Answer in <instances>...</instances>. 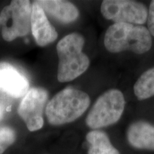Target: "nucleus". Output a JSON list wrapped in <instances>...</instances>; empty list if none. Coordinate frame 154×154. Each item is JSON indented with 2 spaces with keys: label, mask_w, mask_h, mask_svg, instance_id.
Wrapping results in <instances>:
<instances>
[{
  "label": "nucleus",
  "mask_w": 154,
  "mask_h": 154,
  "mask_svg": "<svg viewBox=\"0 0 154 154\" xmlns=\"http://www.w3.org/2000/svg\"><path fill=\"white\" fill-rule=\"evenodd\" d=\"M89 96L74 88L58 92L48 102L45 114L49 123L60 126L76 121L85 113L90 105Z\"/></svg>",
  "instance_id": "obj_3"
},
{
  "label": "nucleus",
  "mask_w": 154,
  "mask_h": 154,
  "mask_svg": "<svg viewBox=\"0 0 154 154\" xmlns=\"http://www.w3.org/2000/svg\"><path fill=\"white\" fill-rule=\"evenodd\" d=\"M148 29L151 35L154 36V0L150 4V7L148 11Z\"/></svg>",
  "instance_id": "obj_15"
},
{
  "label": "nucleus",
  "mask_w": 154,
  "mask_h": 154,
  "mask_svg": "<svg viewBox=\"0 0 154 154\" xmlns=\"http://www.w3.org/2000/svg\"><path fill=\"white\" fill-rule=\"evenodd\" d=\"M84 44V37L77 32L65 36L58 42L57 79L59 82H72L89 67V58L83 52Z\"/></svg>",
  "instance_id": "obj_1"
},
{
  "label": "nucleus",
  "mask_w": 154,
  "mask_h": 154,
  "mask_svg": "<svg viewBox=\"0 0 154 154\" xmlns=\"http://www.w3.org/2000/svg\"><path fill=\"white\" fill-rule=\"evenodd\" d=\"M36 2L46 14L61 22L66 24L73 22L79 16L78 8L70 2L63 0H38Z\"/></svg>",
  "instance_id": "obj_10"
},
{
  "label": "nucleus",
  "mask_w": 154,
  "mask_h": 154,
  "mask_svg": "<svg viewBox=\"0 0 154 154\" xmlns=\"http://www.w3.org/2000/svg\"><path fill=\"white\" fill-rule=\"evenodd\" d=\"M17 134L12 128L7 126H0V154H2L14 143Z\"/></svg>",
  "instance_id": "obj_14"
},
{
  "label": "nucleus",
  "mask_w": 154,
  "mask_h": 154,
  "mask_svg": "<svg viewBox=\"0 0 154 154\" xmlns=\"http://www.w3.org/2000/svg\"><path fill=\"white\" fill-rule=\"evenodd\" d=\"M86 138L89 144L88 154H120L105 132L92 130L88 133Z\"/></svg>",
  "instance_id": "obj_12"
},
{
  "label": "nucleus",
  "mask_w": 154,
  "mask_h": 154,
  "mask_svg": "<svg viewBox=\"0 0 154 154\" xmlns=\"http://www.w3.org/2000/svg\"><path fill=\"white\" fill-rule=\"evenodd\" d=\"M134 91L140 100L147 99L154 96V67L140 75L134 84Z\"/></svg>",
  "instance_id": "obj_13"
},
{
  "label": "nucleus",
  "mask_w": 154,
  "mask_h": 154,
  "mask_svg": "<svg viewBox=\"0 0 154 154\" xmlns=\"http://www.w3.org/2000/svg\"><path fill=\"white\" fill-rule=\"evenodd\" d=\"M32 3L28 0H14L0 13L2 36L7 42L22 37L31 31Z\"/></svg>",
  "instance_id": "obj_5"
},
{
  "label": "nucleus",
  "mask_w": 154,
  "mask_h": 154,
  "mask_svg": "<svg viewBox=\"0 0 154 154\" xmlns=\"http://www.w3.org/2000/svg\"><path fill=\"white\" fill-rule=\"evenodd\" d=\"M104 46L111 53L128 50L143 54L151 49L152 38L149 29L142 25L114 23L106 32Z\"/></svg>",
  "instance_id": "obj_2"
},
{
  "label": "nucleus",
  "mask_w": 154,
  "mask_h": 154,
  "mask_svg": "<svg viewBox=\"0 0 154 154\" xmlns=\"http://www.w3.org/2000/svg\"><path fill=\"white\" fill-rule=\"evenodd\" d=\"M125 98L118 89L108 90L98 98L86 119V124L94 130L116 124L124 113Z\"/></svg>",
  "instance_id": "obj_4"
},
{
  "label": "nucleus",
  "mask_w": 154,
  "mask_h": 154,
  "mask_svg": "<svg viewBox=\"0 0 154 154\" xmlns=\"http://www.w3.org/2000/svg\"><path fill=\"white\" fill-rule=\"evenodd\" d=\"M48 97L47 91L39 87L30 88L23 96L17 112L30 131H36L43 127V114Z\"/></svg>",
  "instance_id": "obj_7"
},
{
  "label": "nucleus",
  "mask_w": 154,
  "mask_h": 154,
  "mask_svg": "<svg viewBox=\"0 0 154 154\" xmlns=\"http://www.w3.org/2000/svg\"><path fill=\"white\" fill-rule=\"evenodd\" d=\"M5 107H4V106H2L0 103V121L2 120L3 118L4 115H5Z\"/></svg>",
  "instance_id": "obj_16"
},
{
  "label": "nucleus",
  "mask_w": 154,
  "mask_h": 154,
  "mask_svg": "<svg viewBox=\"0 0 154 154\" xmlns=\"http://www.w3.org/2000/svg\"><path fill=\"white\" fill-rule=\"evenodd\" d=\"M29 88L26 76L14 66L7 62H0V91L14 98L23 97Z\"/></svg>",
  "instance_id": "obj_8"
},
{
  "label": "nucleus",
  "mask_w": 154,
  "mask_h": 154,
  "mask_svg": "<svg viewBox=\"0 0 154 154\" xmlns=\"http://www.w3.org/2000/svg\"><path fill=\"white\" fill-rule=\"evenodd\" d=\"M31 31L36 43L39 47H46L53 43L58 37L56 29L50 23L47 14L36 1L32 3Z\"/></svg>",
  "instance_id": "obj_9"
},
{
  "label": "nucleus",
  "mask_w": 154,
  "mask_h": 154,
  "mask_svg": "<svg viewBox=\"0 0 154 154\" xmlns=\"http://www.w3.org/2000/svg\"><path fill=\"white\" fill-rule=\"evenodd\" d=\"M103 17L114 23L142 25L147 21L148 9L143 4L131 0H104L101 5Z\"/></svg>",
  "instance_id": "obj_6"
},
{
  "label": "nucleus",
  "mask_w": 154,
  "mask_h": 154,
  "mask_svg": "<svg viewBox=\"0 0 154 154\" xmlns=\"http://www.w3.org/2000/svg\"><path fill=\"white\" fill-rule=\"evenodd\" d=\"M127 138L136 149L154 151V126L145 121L135 122L128 127Z\"/></svg>",
  "instance_id": "obj_11"
}]
</instances>
